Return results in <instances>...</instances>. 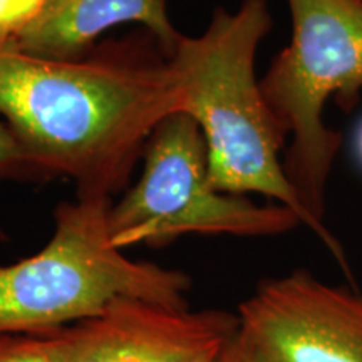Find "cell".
I'll use <instances>...</instances> for the list:
<instances>
[{
	"instance_id": "1",
	"label": "cell",
	"mask_w": 362,
	"mask_h": 362,
	"mask_svg": "<svg viewBox=\"0 0 362 362\" xmlns=\"http://www.w3.org/2000/svg\"><path fill=\"white\" fill-rule=\"evenodd\" d=\"M178 111L168 61L129 49L54 61L0 44V116L30 178L66 176L76 197L121 192L149 136Z\"/></svg>"
},
{
	"instance_id": "2",
	"label": "cell",
	"mask_w": 362,
	"mask_h": 362,
	"mask_svg": "<svg viewBox=\"0 0 362 362\" xmlns=\"http://www.w3.org/2000/svg\"><path fill=\"white\" fill-rule=\"evenodd\" d=\"M269 0L218 7L197 37L183 35L166 57L181 93V111L197 121L215 189L257 193L284 205L312 230L284 171L287 136L270 111L255 74L259 47L272 30Z\"/></svg>"
},
{
	"instance_id": "3",
	"label": "cell",
	"mask_w": 362,
	"mask_h": 362,
	"mask_svg": "<svg viewBox=\"0 0 362 362\" xmlns=\"http://www.w3.org/2000/svg\"><path fill=\"white\" fill-rule=\"evenodd\" d=\"M111 208L106 197L59 203L45 247L0 265V336H44L101 314L121 297L187 309L192 279L126 257L111 240Z\"/></svg>"
},
{
	"instance_id": "4",
	"label": "cell",
	"mask_w": 362,
	"mask_h": 362,
	"mask_svg": "<svg viewBox=\"0 0 362 362\" xmlns=\"http://www.w3.org/2000/svg\"><path fill=\"white\" fill-rule=\"evenodd\" d=\"M291 42L260 79L287 138L284 171L312 221V232L344 269L346 257L324 225L325 192L342 136L325 124V107L349 111L362 93V0H287Z\"/></svg>"
},
{
	"instance_id": "5",
	"label": "cell",
	"mask_w": 362,
	"mask_h": 362,
	"mask_svg": "<svg viewBox=\"0 0 362 362\" xmlns=\"http://www.w3.org/2000/svg\"><path fill=\"white\" fill-rule=\"evenodd\" d=\"M143 156L141 176L110 214L111 240L121 250L138 243L161 247L188 233L274 237L302 225L279 203L259 205L215 189L205 138L187 112L165 117Z\"/></svg>"
},
{
	"instance_id": "6",
	"label": "cell",
	"mask_w": 362,
	"mask_h": 362,
	"mask_svg": "<svg viewBox=\"0 0 362 362\" xmlns=\"http://www.w3.org/2000/svg\"><path fill=\"white\" fill-rule=\"evenodd\" d=\"M237 317L253 362H362V293L305 269L262 280Z\"/></svg>"
},
{
	"instance_id": "7",
	"label": "cell",
	"mask_w": 362,
	"mask_h": 362,
	"mask_svg": "<svg viewBox=\"0 0 362 362\" xmlns=\"http://www.w3.org/2000/svg\"><path fill=\"white\" fill-rule=\"evenodd\" d=\"M238 317L121 297L101 314L54 330L61 362H218Z\"/></svg>"
},
{
	"instance_id": "8",
	"label": "cell",
	"mask_w": 362,
	"mask_h": 362,
	"mask_svg": "<svg viewBox=\"0 0 362 362\" xmlns=\"http://www.w3.org/2000/svg\"><path fill=\"white\" fill-rule=\"evenodd\" d=\"M168 0H47L37 16L12 39L30 56L79 61L99 35L121 24H141L166 54L181 34L171 24Z\"/></svg>"
},
{
	"instance_id": "9",
	"label": "cell",
	"mask_w": 362,
	"mask_h": 362,
	"mask_svg": "<svg viewBox=\"0 0 362 362\" xmlns=\"http://www.w3.org/2000/svg\"><path fill=\"white\" fill-rule=\"evenodd\" d=\"M0 362H61L54 334L0 336Z\"/></svg>"
},
{
	"instance_id": "10",
	"label": "cell",
	"mask_w": 362,
	"mask_h": 362,
	"mask_svg": "<svg viewBox=\"0 0 362 362\" xmlns=\"http://www.w3.org/2000/svg\"><path fill=\"white\" fill-rule=\"evenodd\" d=\"M47 0H0V44L12 42Z\"/></svg>"
},
{
	"instance_id": "11",
	"label": "cell",
	"mask_w": 362,
	"mask_h": 362,
	"mask_svg": "<svg viewBox=\"0 0 362 362\" xmlns=\"http://www.w3.org/2000/svg\"><path fill=\"white\" fill-rule=\"evenodd\" d=\"M2 178L27 180L30 178V171L12 131L0 119V180ZM6 238V233L0 228V242Z\"/></svg>"
},
{
	"instance_id": "12",
	"label": "cell",
	"mask_w": 362,
	"mask_h": 362,
	"mask_svg": "<svg viewBox=\"0 0 362 362\" xmlns=\"http://www.w3.org/2000/svg\"><path fill=\"white\" fill-rule=\"evenodd\" d=\"M218 362H253L250 354H248L245 344L240 339L238 332L233 341L230 342V346L226 347V351L223 352V356L220 357Z\"/></svg>"
},
{
	"instance_id": "13",
	"label": "cell",
	"mask_w": 362,
	"mask_h": 362,
	"mask_svg": "<svg viewBox=\"0 0 362 362\" xmlns=\"http://www.w3.org/2000/svg\"><path fill=\"white\" fill-rule=\"evenodd\" d=\"M356 151H357V158L362 163V123L359 124V129H357L356 134Z\"/></svg>"
}]
</instances>
